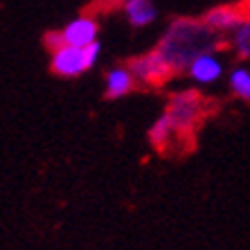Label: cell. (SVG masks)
<instances>
[{"label": "cell", "mask_w": 250, "mask_h": 250, "mask_svg": "<svg viewBox=\"0 0 250 250\" xmlns=\"http://www.w3.org/2000/svg\"><path fill=\"white\" fill-rule=\"evenodd\" d=\"M221 45V36L203 23V18H176L158 43V50L167 59L174 72L187 70L198 54L214 52Z\"/></svg>", "instance_id": "cell-1"}, {"label": "cell", "mask_w": 250, "mask_h": 250, "mask_svg": "<svg viewBox=\"0 0 250 250\" xmlns=\"http://www.w3.org/2000/svg\"><path fill=\"white\" fill-rule=\"evenodd\" d=\"M205 113H208V102L196 90L176 93L174 97L169 99V106H167V115L178 135L192 133L194 128L203 122Z\"/></svg>", "instance_id": "cell-2"}, {"label": "cell", "mask_w": 250, "mask_h": 250, "mask_svg": "<svg viewBox=\"0 0 250 250\" xmlns=\"http://www.w3.org/2000/svg\"><path fill=\"white\" fill-rule=\"evenodd\" d=\"M99 52H102L99 41L88 43L83 47L63 43L57 50H52V70L59 77H79L97 63Z\"/></svg>", "instance_id": "cell-3"}, {"label": "cell", "mask_w": 250, "mask_h": 250, "mask_svg": "<svg viewBox=\"0 0 250 250\" xmlns=\"http://www.w3.org/2000/svg\"><path fill=\"white\" fill-rule=\"evenodd\" d=\"M128 70L135 77V82L145 83V86H163L165 82H169L176 75L174 68L167 63V59L160 54L158 47L149 50L146 54H140V57L131 59L128 61Z\"/></svg>", "instance_id": "cell-4"}, {"label": "cell", "mask_w": 250, "mask_h": 250, "mask_svg": "<svg viewBox=\"0 0 250 250\" xmlns=\"http://www.w3.org/2000/svg\"><path fill=\"white\" fill-rule=\"evenodd\" d=\"M244 21H250V0H241V2H234V5L212 7L203 16V23L208 27H212L214 32H219V34L221 32H232Z\"/></svg>", "instance_id": "cell-5"}, {"label": "cell", "mask_w": 250, "mask_h": 250, "mask_svg": "<svg viewBox=\"0 0 250 250\" xmlns=\"http://www.w3.org/2000/svg\"><path fill=\"white\" fill-rule=\"evenodd\" d=\"M99 34V25L93 16H79L75 21H70L63 29H61V36H63V43L68 45H88V43L97 41Z\"/></svg>", "instance_id": "cell-6"}, {"label": "cell", "mask_w": 250, "mask_h": 250, "mask_svg": "<svg viewBox=\"0 0 250 250\" xmlns=\"http://www.w3.org/2000/svg\"><path fill=\"white\" fill-rule=\"evenodd\" d=\"M187 72H189V77H192L194 82L212 83L221 77L223 65H221V61L214 57V52H205V54H198L192 63L187 65Z\"/></svg>", "instance_id": "cell-7"}, {"label": "cell", "mask_w": 250, "mask_h": 250, "mask_svg": "<svg viewBox=\"0 0 250 250\" xmlns=\"http://www.w3.org/2000/svg\"><path fill=\"white\" fill-rule=\"evenodd\" d=\"M135 86V77L131 75V70L126 68H113L106 77V97L108 99H120L128 95Z\"/></svg>", "instance_id": "cell-8"}, {"label": "cell", "mask_w": 250, "mask_h": 250, "mask_svg": "<svg viewBox=\"0 0 250 250\" xmlns=\"http://www.w3.org/2000/svg\"><path fill=\"white\" fill-rule=\"evenodd\" d=\"M124 14L133 27H145L156 21L158 12L151 0H124Z\"/></svg>", "instance_id": "cell-9"}, {"label": "cell", "mask_w": 250, "mask_h": 250, "mask_svg": "<svg viewBox=\"0 0 250 250\" xmlns=\"http://www.w3.org/2000/svg\"><path fill=\"white\" fill-rule=\"evenodd\" d=\"M176 135L178 133H176V128H174V124H171L167 113L158 117L156 122L151 124V128H149V142H151L156 149H167L171 138H176Z\"/></svg>", "instance_id": "cell-10"}, {"label": "cell", "mask_w": 250, "mask_h": 250, "mask_svg": "<svg viewBox=\"0 0 250 250\" xmlns=\"http://www.w3.org/2000/svg\"><path fill=\"white\" fill-rule=\"evenodd\" d=\"M230 88L237 97L250 102V70L248 68H234L230 75Z\"/></svg>", "instance_id": "cell-11"}, {"label": "cell", "mask_w": 250, "mask_h": 250, "mask_svg": "<svg viewBox=\"0 0 250 250\" xmlns=\"http://www.w3.org/2000/svg\"><path fill=\"white\" fill-rule=\"evenodd\" d=\"M232 47L241 57H250V21H244L232 29Z\"/></svg>", "instance_id": "cell-12"}, {"label": "cell", "mask_w": 250, "mask_h": 250, "mask_svg": "<svg viewBox=\"0 0 250 250\" xmlns=\"http://www.w3.org/2000/svg\"><path fill=\"white\" fill-rule=\"evenodd\" d=\"M45 45L50 47V50H57L59 45H63V36H61V32H50V34H45Z\"/></svg>", "instance_id": "cell-13"}, {"label": "cell", "mask_w": 250, "mask_h": 250, "mask_svg": "<svg viewBox=\"0 0 250 250\" xmlns=\"http://www.w3.org/2000/svg\"><path fill=\"white\" fill-rule=\"evenodd\" d=\"M108 5H117V2H124V0H106Z\"/></svg>", "instance_id": "cell-14"}]
</instances>
